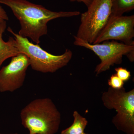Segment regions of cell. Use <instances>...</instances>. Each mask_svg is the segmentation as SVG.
Wrapping results in <instances>:
<instances>
[{"mask_svg": "<svg viewBox=\"0 0 134 134\" xmlns=\"http://www.w3.org/2000/svg\"><path fill=\"white\" fill-rule=\"evenodd\" d=\"M115 70L117 76L124 82L128 81L131 77L130 72L126 69L119 67L115 68Z\"/></svg>", "mask_w": 134, "mask_h": 134, "instance_id": "obj_13", "label": "cell"}, {"mask_svg": "<svg viewBox=\"0 0 134 134\" xmlns=\"http://www.w3.org/2000/svg\"><path fill=\"white\" fill-rule=\"evenodd\" d=\"M8 20L9 17L7 12L0 4V23Z\"/></svg>", "mask_w": 134, "mask_h": 134, "instance_id": "obj_14", "label": "cell"}, {"mask_svg": "<svg viewBox=\"0 0 134 134\" xmlns=\"http://www.w3.org/2000/svg\"><path fill=\"white\" fill-rule=\"evenodd\" d=\"M134 37V15L112 17L93 44L116 40L126 44H133Z\"/></svg>", "mask_w": 134, "mask_h": 134, "instance_id": "obj_8", "label": "cell"}, {"mask_svg": "<svg viewBox=\"0 0 134 134\" xmlns=\"http://www.w3.org/2000/svg\"><path fill=\"white\" fill-rule=\"evenodd\" d=\"M0 134H2V133H0ZM18 134V133H10V134Z\"/></svg>", "mask_w": 134, "mask_h": 134, "instance_id": "obj_16", "label": "cell"}, {"mask_svg": "<svg viewBox=\"0 0 134 134\" xmlns=\"http://www.w3.org/2000/svg\"><path fill=\"white\" fill-rule=\"evenodd\" d=\"M111 0H93L81 15L77 38L93 44L107 24L111 11Z\"/></svg>", "mask_w": 134, "mask_h": 134, "instance_id": "obj_6", "label": "cell"}, {"mask_svg": "<svg viewBox=\"0 0 134 134\" xmlns=\"http://www.w3.org/2000/svg\"><path fill=\"white\" fill-rule=\"evenodd\" d=\"M20 118L29 134H55L61 122L59 111L47 98L32 100L21 110Z\"/></svg>", "mask_w": 134, "mask_h": 134, "instance_id": "obj_2", "label": "cell"}, {"mask_svg": "<svg viewBox=\"0 0 134 134\" xmlns=\"http://www.w3.org/2000/svg\"><path fill=\"white\" fill-rule=\"evenodd\" d=\"M74 121L73 124L61 132V134H83L88 125L86 118L82 116L77 111L73 113Z\"/></svg>", "mask_w": 134, "mask_h": 134, "instance_id": "obj_10", "label": "cell"}, {"mask_svg": "<svg viewBox=\"0 0 134 134\" xmlns=\"http://www.w3.org/2000/svg\"><path fill=\"white\" fill-rule=\"evenodd\" d=\"M110 17L120 16L134 9V0H111Z\"/></svg>", "mask_w": 134, "mask_h": 134, "instance_id": "obj_11", "label": "cell"}, {"mask_svg": "<svg viewBox=\"0 0 134 134\" xmlns=\"http://www.w3.org/2000/svg\"><path fill=\"white\" fill-rule=\"evenodd\" d=\"M83 134H88L85 133H84Z\"/></svg>", "mask_w": 134, "mask_h": 134, "instance_id": "obj_17", "label": "cell"}, {"mask_svg": "<svg viewBox=\"0 0 134 134\" xmlns=\"http://www.w3.org/2000/svg\"><path fill=\"white\" fill-rule=\"evenodd\" d=\"M74 37L75 45L91 50L100 59V63L95 69V73L97 75L108 70L115 64H121L124 55L127 56L131 62L134 61V44H126L114 40L105 41L98 44H90L75 36Z\"/></svg>", "mask_w": 134, "mask_h": 134, "instance_id": "obj_5", "label": "cell"}, {"mask_svg": "<svg viewBox=\"0 0 134 134\" xmlns=\"http://www.w3.org/2000/svg\"><path fill=\"white\" fill-rule=\"evenodd\" d=\"M8 31L14 37L13 45L20 53L29 58L30 66L35 71L43 73H52L67 66L72 59L73 53L66 49L65 53L60 55H55L43 50L38 44H34L27 38L23 37L15 33L10 27Z\"/></svg>", "mask_w": 134, "mask_h": 134, "instance_id": "obj_3", "label": "cell"}, {"mask_svg": "<svg viewBox=\"0 0 134 134\" xmlns=\"http://www.w3.org/2000/svg\"><path fill=\"white\" fill-rule=\"evenodd\" d=\"M101 99L106 108L117 112L112 122L117 129L126 134H134V89L126 91L124 87L115 89L109 86Z\"/></svg>", "mask_w": 134, "mask_h": 134, "instance_id": "obj_4", "label": "cell"}, {"mask_svg": "<svg viewBox=\"0 0 134 134\" xmlns=\"http://www.w3.org/2000/svg\"><path fill=\"white\" fill-rule=\"evenodd\" d=\"M7 27L6 21L0 23V68L6 60L20 53L18 49L13 45L14 38L10 37L7 42L3 39V34Z\"/></svg>", "mask_w": 134, "mask_h": 134, "instance_id": "obj_9", "label": "cell"}, {"mask_svg": "<svg viewBox=\"0 0 134 134\" xmlns=\"http://www.w3.org/2000/svg\"><path fill=\"white\" fill-rule=\"evenodd\" d=\"M69 1L72 2H78L83 3L88 7L93 0H69Z\"/></svg>", "mask_w": 134, "mask_h": 134, "instance_id": "obj_15", "label": "cell"}, {"mask_svg": "<svg viewBox=\"0 0 134 134\" xmlns=\"http://www.w3.org/2000/svg\"><path fill=\"white\" fill-rule=\"evenodd\" d=\"M108 85L113 88L120 89L123 88L124 82L119 77L117 76L116 74L111 76L110 79L108 80Z\"/></svg>", "mask_w": 134, "mask_h": 134, "instance_id": "obj_12", "label": "cell"}, {"mask_svg": "<svg viewBox=\"0 0 134 134\" xmlns=\"http://www.w3.org/2000/svg\"><path fill=\"white\" fill-rule=\"evenodd\" d=\"M30 66L29 58L23 54L12 57L8 65L0 69V92H12L22 87Z\"/></svg>", "mask_w": 134, "mask_h": 134, "instance_id": "obj_7", "label": "cell"}, {"mask_svg": "<svg viewBox=\"0 0 134 134\" xmlns=\"http://www.w3.org/2000/svg\"><path fill=\"white\" fill-rule=\"evenodd\" d=\"M9 7L19 20L21 29L18 34L29 38L36 43L48 32L47 23L53 19L70 17L80 15L79 11L54 12L42 5L34 4L27 0H0V4Z\"/></svg>", "mask_w": 134, "mask_h": 134, "instance_id": "obj_1", "label": "cell"}]
</instances>
